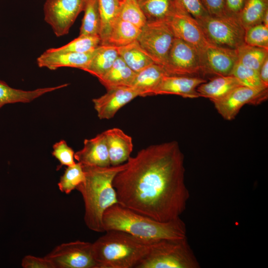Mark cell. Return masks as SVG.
Here are the masks:
<instances>
[{"instance_id": "obj_1", "label": "cell", "mask_w": 268, "mask_h": 268, "mask_svg": "<svg viewBox=\"0 0 268 268\" xmlns=\"http://www.w3.org/2000/svg\"><path fill=\"white\" fill-rule=\"evenodd\" d=\"M185 172L177 141L143 148L114 179L118 203L161 222L180 217L190 198Z\"/></svg>"}, {"instance_id": "obj_2", "label": "cell", "mask_w": 268, "mask_h": 268, "mask_svg": "<svg viewBox=\"0 0 268 268\" xmlns=\"http://www.w3.org/2000/svg\"><path fill=\"white\" fill-rule=\"evenodd\" d=\"M82 166L85 180L76 189L80 193L84 201V222L91 230L104 232V213L109 207L118 203L113 180L117 173L126 167V162L107 167Z\"/></svg>"}, {"instance_id": "obj_3", "label": "cell", "mask_w": 268, "mask_h": 268, "mask_svg": "<svg viewBox=\"0 0 268 268\" xmlns=\"http://www.w3.org/2000/svg\"><path fill=\"white\" fill-rule=\"evenodd\" d=\"M105 232L114 230L148 241L187 238L186 226L180 217L161 222L125 207L119 203L104 213Z\"/></svg>"}, {"instance_id": "obj_4", "label": "cell", "mask_w": 268, "mask_h": 268, "mask_svg": "<svg viewBox=\"0 0 268 268\" xmlns=\"http://www.w3.org/2000/svg\"><path fill=\"white\" fill-rule=\"evenodd\" d=\"M105 232V234L92 243L98 268H134L155 241L119 230Z\"/></svg>"}, {"instance_id": "obj_5", "label": "cell", "mask_w": 268, "mask_h": 268, "mask_svg": "<svg viewBox=\"0 0 268 268\" xmlns=\"http://www.w3.org/2000/svg\"><path fill=\"white\" fill-rule=\"evenodd\" d=\"M200 265L187 240L162 239L153 242L134 268H199Z\"/></svg>"}, {"instance_id": "obj_6", "label": "cell", "mask_w": 268, "mask_h": 268, "mask_svg": "<svg viewBox=\"0 0 268 268\" xmlns=\"http://www.w3.org/2000/svg\"><path fill=\"white\" fill-rule=\"evenodd\" d=\"M198 21L211 44L236 49L244 43L245 29L236 18L208 15Z\"/></svg>"}, {"instance_id": "obj_7", "label": "cell", "mask_w": 268, "mask_h": 268, "mask_svg": "<svg viewBox=\"0 0 268 268\" xmlns=\"http://www.w3.org/2000/svg\"><path fill=\"white\" fill-rule=\"evenodd\" d=\"M174 38L164 20H151L141 28L137 41L154 62L163 67Z\"/></svg>"}, {"instance_id": "obj_8", "label": "cell", "mask_w": 268, "mask_h": 268, "mask_svg": "<svg viewBox=\"0 0 268 268\" xmlns=\"http://www.w3.org/2000/svg\"><path fill=\"white\" fill-rule=\"evenodd\" d=\"M54 268H98L92 243L77 240L63 243L45 256Z\"/></svg>"}, {"instance_id": "obj_9", "label": "cell", "mask_w": 268, "mask_h": 268, "mask_svg": "<svg viewBox=\"0 0 268 268\" xmlns=\"http://www.w3.org/2000/svg\"><path fill=\"white\" fill-rule=\"evenodd\" d=\"M85 0H46L45 21L57 37L67 34L79 14L83 10Z\"/></svg>"}, {"instance_id": "obj_10", "label": "cell", "mask_w": 268, "mask_h": 268, "mask_svg": "<svg viewBox=\"0 0 268 268\" xmlns=\"http://www.w3.org/2000/svg\"><path fill=\"white\" fill-rule=\"evenodd\" d=\"M163 67L168 75L199 76L201 74L197 49L177 38H174Z\"/></svg>"}, {"instance_id": "obj_11", "label": "cell", "mask_w": 268, "mask_h": 268, "mask_svg": "<svg viewBox=\"0 0 268 268\" xmlns=\"http://www.w3.org/2000/svg\"><path fill=\"white\" fill-rule=\"evenodd\" d=\"M268 88H253L240 85L223 98L212 102L222 117L231 121L245 105H257L265 101L268 98Z\"/></svg>"}, {"instance_id": "obj_12", "label": "cell", "mask_w": 268, "mask_h": 268, "mask_svg": "<svg viewBox=\"0 0 268 268\" xmlns=\"http://www.w3.org/2000/svg\"><path fill=\"white\" fill-rule=\"evenodd\" d=\"M198 53L201 74L231 75L238 61L236 49L215 45L209 42Z\"/></svg>"}, {"instance_id": "obj_13", "label": "cell", "mask_w": 268, "mask_h": 268, "mask_svg": "<svg viewBox=\"0 0 268 268\" xmlns=\"http://www.w3.org/2000/svg\"><path fill=\"white\" fill-rule=\"evenodd\" d=\"M164 21L175 38L192 45L198 52L209 42L198 20L185 10L177 12Z\"/></svg>"}, {"instance_id": "obj_14", "label": "cell", "mask_w": 268, "mask_h": 268, "mask_svg": "<svg viewBox=\"0 0 268 268\" xmlns=\"http://www.w3.org/2000/svg\"><path fill=\"white\" fill-rule=\"evenodd\" d=\"M106 93L92 100L94 108L100 119H110L123 106L137 96L139 92L130 86L107 90Z\"/></svg>"}, {"instance_id": "obj_15", "label": "cell", "mask_w": 268, "mask_h": 268, "mask_svg": "<svg viewBox=\"0 0 268 268\" xmlns=\"http://www.w3.org/2000/svg\"><path fill=\"white\" fill-rule=\"evenodd\" d=\"M206 80L200 76L166 75L152 92V95L173 94L184 98L200 97L198 87Z\"/></svg>"}, {"instance_id": "obj_16", "label": "cell", "mask_w": 268, "mask_h": 268, "mask_svg": "<svg viewBox=\"0 0 268 268\" xmlns=\"http://www.w3.org/2000/svg\"><path fill=\"white\" fill-rule=\"evenodd\" d=\"M97 48L82 53H52L45 51L37 58V63L40 67H46L51 70L62 67H74L83 70L93 57Z\"/></svg>"}, {"instance_id": "obj_17", "label": "cell", "mask_w": 268, "mask_h": 268, "mask_svg": "<svg viewBox=\"0 0 268 268\" xmlns=\"http://www.w3.org/2000/svg\"><path fill=\"white\" fill-rule=\"evenodd\" d=\"M74 159L83 165L98 167L110 166L103 133L93 138L84 139L83 148L74 153Z\"/></svg>"}, {"instance_id": "obj_18", "label": "cell", "mask_w": 268, "mask_h": 268, "mask_svg": "<svg viewBox=\"0 0 268 268\" xmlns=\"http://www.w3.org/2000/svg\"><path fill=\"white\" fill-rule=\"evenodd\" d=\"M106 140L111 166L127 162L133 149L132 138L119 128H114L103 132Z\"/></svg>"}, {"instance_id": "obj_19", "label": "cell", "mask_w": 268, "mask_h": 268, "mask_svg": "<svg viewBox=\"0 0 268 268\" xmlns=\"http://www.w3.org/2000/svg\"><path fill=\"white\" fill-rule=\"evenodd\" d=\"M68 85L66 83L54 87L26 91L13 88L5 82L0 80V108L8 104L31 102L45 94L65 87Z\"/></svg>"}, {"instance_id": "obj_20", "label": "cell", "mask_w": 268, "mask_h": 268, "mask_svg": "<svg viewBox=\"0 0 268 268\" xmlns=\"http://www.w3.org/2000/svg\"><path fill=\"white\" fill-rule=\"evenodd\" d=\"M243 85L239 81L232 75L216 76L200 84L197 91L199 97L209 99L212 102L219 100L236 87Z\"/></svg>"}, {"instance_id": "obj_21", "label": "cell", "mask_w": 268, "mask_h": 268, "mask_svg": "<svg viewBox=\"0 0 268 268\" xmlns=\"http://www.w3.org/2000/svg\"><path fill=\"white\" fill-rule=\"evenodd\" d=\"M168 75L161 66L153 64L136 73L130 86L136 90L139 96L152 95L163 77Z\"/></svg>"}, {"instance_id": "obj_22", "label": "cell", "mask_w": 268, "mask_h": 268, "mask_svg": "<svg viewBox=\"0 0 268 268\" xmlns=\"http://www.w3.org/2000/svg\"><path fill=\"white\" fill-rule=\"evenodd\" d=\"M137 1L147 21L165 20L177 12L185 10L178 0Z\"/></svg>"}, {"instance_id": "obj_23", "label": "cell", "mask_w": 268, "mask_h": 268, "mask_svg": "<svg viewBox=\"0 0 268 268\" xmlns=\"http://www.w3.org/2000/svg\"><path fill=\"white\" fill-rule=\"evenodd\" d=\"M136 72L130 68L119 56L109 70L100 78L107 90L122 86H130Z\"/></svg>"}, {"instance_id": "obj_24", "label": "cell", "mask_w": 268, "mask_h": 268, "mask_svg": "<svg viewBox=\"0 0 268 268\" xmlns=\"http://www.w3.org/2000/svg\"><path fill=\"white\" fill-rule=\"evenodd\" d=\"M119 56L117 47L100 45L88 65L83 70L99 79L109 70Z\"/></svg>"}, {"instance_id": "obj_25", "label": "cell", "mask_w": 268, "mask_h": 268, "mask_svg": "<svg viewBox=\"0 0 268 268\" xmlns=\"http://www.w3.org/2000/svg\"><path fill=\"white\" fill-rule=\"evenodd\" d=\"M141 28L117 17L113 23L110 33L102 45L120 47L136 41Z\"/></svg>"}, {"instance_id": "obj_26", "label": "cell", "mask_w": 268, "mask_h": 268, "mask_svg": "<svg viewBox=\"0 0 268 268\" xmlns=\"http://www.w3.org/2000/svg\"><path fill=\"white\" fill-rule=\"evenodd\" d=\"M117 49L119 56L136 73L155 64L137 40L127 45L117 47Z\"/></svg>"}, {"instance_id": "obj_27", "label": "cell", "mask_w": 268, "mask_h": 268, "mask_svg": "<svg viewBox=\"0 0 268 268\" xmlns=\"http://www.w3.org/2000/svg\"><path fill=\"white\" fill-rule=\"evenodd\" d=\"M121 0H98L100 16L99 36L101 45L106 41L112 25L118 17Z\"/></svg>"}, {"instance_id": "obj_28", "label": "cell", "mask_w": 268, "mask_h": 268, "mask_svg": "<svg viewBox=\"0 0 268 268\" xmlns=\"http://www.w3.org/2000/svg\"><path fill=\"white\" fill-rule=\"evenodd\" d=\"M268 10V0H247L238 17L245 29L261 23L263 16Z\"/></svg>"}, {"instance_id": "obj_29", "label": "cell", "mask_w": 268, "mask_h": 268, "mask_svg": "<svg viewBox=\"0 0 268 268\" xmlns=\"http://www.w3.org/2000/svg\"><path fill=\"white\" fill-rule=\"evenodd\" d=\"M237 62L243 66L259 71L268 57V49L243 43L237 49Z\"/></svg>"}, {"instance_id": "obj_30", "label": "cell", "mask_w": 268, "mask_h": 268, "mask_svg": "<svg viewBox=\"0 0 268 268\" xmlns=\"http://www.w3.org/2000/svg\"><path fill=\"white\" fill-rule=\"evenodd\" d=\"M79 35H99L100 16L98 0H85Z\"/></svg>"}, {"instance_id": "obj_31", "label": "cell", "mask_w": 268, "mask_h": 268, "mask_svg": "<svg viewBox=\"0 0 268 268\" xmlns=\"http://www.w3.org/2000/svg\"><path fill=\"white\" fill-rule=\"evenodd\" d=\"M101 45L99 35H79L67 44L57 48H50L48 53H86L94 50Z\"/></svg>"}, {"instance_id": "obj_32", "label": "cell", "mask_w": 268, "mask_h": 268, "mask_svg": "<svg viewBox=\"0 0 268 268\" xmlns=\"http://www.w3.org/2000/svg\"><path fill=\"white\" fill-rule=\"evenodd\" d=\"M118 17L139 28L147 22L137 0H121Z\"/></svg>"}, {"instance_id": "obj_33", "label": "cell", "mask_w": 268, "mask_h": 268, "mask_svg": "<svg viewBox=\"0 0 268 268\" xmlns=\"http://www.w3.org/2000/svg\"><path fill=\"white\" fill-rule=\"evenodd\" d=\"M84 180L85 173L82 165L77 162L67 166L58 185L62 192L69 194Z\"/></svg>"}, {"instance_id": "obj_34", "label": "cell", "mask_w": 268, "mask_h": 268, "mask_svg": "<svg viewBox=\"0 0 268 268\" xmlns=\"http://www.w3.org/2000/svg\"><path fill=\"white\" fill-rule=\"evenodd\" d=\"M231 75L236 77L244 86L253 88L268 87L262 82L259 71L246 67L238 62L235 64Z\"/></svg>"}, {"instance_id": "obj_35", "label": "cell", "mask_w": 268, "mask_h": 268, "mask_svg": "<svg viewBox=\"0 0 268 268\" xmlns=\"http://www.w3.org/2000/svg\"><path fill=\"white\" fill-rule=\"evenodd\" d=\"M244 42L248 45L268 49V26L261 23L246 29Z\"/></svg>"}, {"instance_id": "obj_36", "label": "cell", "mask_w": 268, "mask_h": 268, "mask_svg": "<svg viewBox=\"0 0 268 268\" xmlns=\"http://www.w3.org/2000/svg\"><path fill=\"white\" fill-rule=\"evenodd\" d=\"M53 148L52 155L60 162L59 167L64 165L70 166L75 164L74 152L66 141L61 140L56 142Z\"/></svg>"}, {"instance_id": "obj_37", "label": "cell", "mask_w": 268, "mask_h": 268, "mask_svg": "<svg viewBox=\"0 0 268 268\" xmlns=\"http://www.w3.org/2000/svg\"><path fill=\"white\" fill-rule=\"evenodd\" d=\"M183 8L197 20L208 15L201 0H178Z\"/></svg>"}, {"instance_id": "obj_38", "label": "cell", "mask_w": 268, "mask_h": 268, "mask_svg": "<svg viewBox=\"0 0 268 268\" xmlns=\"http://www.w3.org/2000/svg\"><path fill=\"white\" fill-rule=\"evenodd\" d=\"M209 15L224 16L227 15L224 0H201Z\"/></svg>"}, {"instance_id": "obj_39", "label": "cell", "mask_w": 268, "mask_h": 268, "mask_svg": "<svg viewBox=\"0 0 268 268\" xmlns=\"http://www.w3.org/2000/svg\"><path fill=\"white\" fill-rule=\"evenodd\" d=\"M21 266L24 268H54L51 262L45 257L32 255L25 256L22 260Z\"/></svg>"}, {"instance_id": "obj_40", "label": "cell", "mask_w": 268, "mask_h": 268, "mask_svg": "<svg viewBox=\"0 0 268 268\" xmlns=\"http://www.w3.org/2000/svg\"><path fill=\"white\" fill-rule=\"evenodd\" d=\"M247 0H224L227 15L236 18L238 17Z\"/></svg>"}, {"instance_id": "obj_41", "label": "cell", "mask_w": 268, "mask_h": 268, "mask_svg": "<svg viewBox=\"0 0 268 268\" xmlns=\"http://www.w3.org/2000/svg\"><path fill=\"white\" fill-rule=\"evenodd\" d=\"M259 75L263 83L268 87V57L266 58L259 70Z\"/></svg>"}, {"instance_id": "obj_42", "label": "cell", "mask_w": 268, "mask_h": 268, "mask_svg": "<svg viewBox=\"0 0 268 268\" xmlns=\"http://www.w3.org/2000/svg\"><path fill=\"white\" fill-rule=\"evenodd\" d=\"M262 23L265 25L268 26V10H267L265 13L263 17Z\"/></svg>"}]
</instances>
